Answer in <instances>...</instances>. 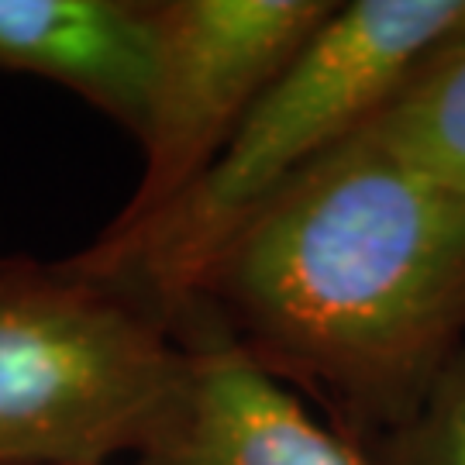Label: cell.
I'll return each mask as SVG.
<instances>
[{"mask_svg": "<svg viewBox=\"0 0 465 465\" xmlns=\"http://www.w3.org/2000/svg\"><path fill=\"white\" fill-rule=\"evenodd\" d=\"M214 331L372 451L465 349V190L362 124L221 252L183 338Z\"/></svg>", "mask_w": 465, "mask_h": 465, "instance_id": "1", "label": "cell"}, {"mask_svg": "<svg viewBox=\"0 0 465 465\" xmlns=\"http://www.w3.org/2000/svg\"><path fill=\"white\" fill-rule=\"evenodd\" d=\"M462 21L465 0L341 4L183 197L134 232H100L76 262L124 282L183 331L234 234L303 169L369 124L417 59Z\"/></svg>", "mask_w": 465, "mask_h": 465, "instance_id": "2", "label": "cell"}, {"mask_svg": "<svg viewBox=\"0 0 465 465\" xmlns=\"http://www.w3.org/2000/svg\"><path fill=\"white\" fill-rule=\"evenodd\" d=\"M190 345L124 282L0 259V465L145 459L183 411Z\"/></svg>", "mask_w": 465, "mask_h": 465, "instance_id": "3", "label": "cell"}, {"mask_svg": "<svg viewBox=\"0 0 465 465\" xmlns=\"http://www.w3.org/2000/svg\"><path fill=\"white\" fill-rule=\"evenodd\" d=\"M338 7L334 0H152L155 80L134 138L142 173L104 234L134 232L183 197Z\"/></svg>", "mask_w": 465, "mask_h": 465, "instance_id": "4", "label": "cell"}, {"mask_svg": "<svg viewBox=\"0 0 465 465\" xmlns=\"http://www.w3.org/2000/svg\"><path fill=\"white\" fill-rule=\"evenodd\" d=\"M186 345L183 411L134 465H376L234 341L197 331Z\"/></svg>", "mask_w": 465, "mask_h": 465, "instance_id": "5", "label": "cell"}, {"mask_svg": "<svg viewBox=\"0 0 465 465\" xmlns=\"http://www.w3.org/2000/svg\"><path fill=\"white\" fill-rule=\"evenodd\" d=\"M0 69L66 86L138 138L155 80L152 0H0Z\"/></svg>", "mask_w": 465, "mask_h": 465, "instance_id": "6", "label": "cell"}, {"mask_svg": "<svg viewBox=\"0 0 465 465\" xmlns=\"http://www.w3.org/2000/svg\"><path fill=\"white\" fill-rule=\"evenodd\" d=\"M414 166L465 190V21L417 59L369 121Z\"/></svg>", "mask_w": 465, "mask_h": 465, "instance_id": "7", "label": "cell"}, {"mask_svg": "<svg viewBox=\"0 0 465 465\" xmlns=\"http://www.w3.org/2000/svg\"><path fill=\"white\" fill-rule=\"evenodd\" d=\"M376 465H465V349L400 431L369 451Z\"/></svg>", "mask_w": 465, "mask_h": 465, "instance_id": "8", "label": "cell"}]
</instances>
